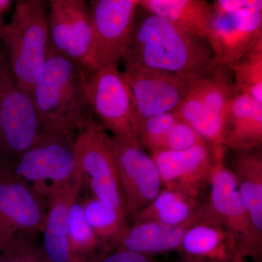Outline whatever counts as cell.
<instances>
[{
    "instance_id": "7c38bea8",
    "label": "cell",
    "mask_w": 262,
    "mask_h": 262,
    "mask_svg": "<svg viewBox=\"0 0 262 262\" xmlns=\"http://www.w3.org/2000/svg\"><path fill=\"white\" fill-rule=\"evenodd\" d=\"M225 146L201 143L180 151H152L150 156L159 170L165 188L194 198L209 186L212 170Z\"/></svg>"
},
{
    "instance_id": "d4e9b609",
    "label": "cell",
    "mask_w": 262,
    "mask_h": 262,
    "mask_svg": "<svg viewBox=\"0 0 262 262\" xmlns=\"http://www.w3.org/2000/svg\"><path fill=\"white\" fill-rule=\"evenodd\" d=\"M78 198L72 203L69 217L70 261L97 262L110 253L86 220Z\"/></svg>"
},
{
    "instance_id": "2e32d148",
    "label": "cell",
    "mask_w": 262,
    "mask_h": 262,
    "mask_svg": "<svg viewBox=\"0 0 262 262\" xmlns=\"http://www.w3.org/2000/svg\"><path fill=\"white\" fill-rule=\"evenodd\" d=\"M202 222H219L208 201L202 202L196 213L184 223L167 225L153 221H136L130 226L117 249L155 256L179 251L186 232Z\"/></svg>"
},
{
    "instance_id": "4fadbf2b",
    "label": "cell",
    "mask_w": 262,
    "mask_h": 262,
    "mask_svg": "<svg viewBox=\"0 0 262 262\" xmlns=\"http://www.w3.org/2000/svg\"><path fill=\"white\" fill-rule=\"evenodd\" d=\"M122 75L130 91L136 126L143 119L175 112L198 78L139 69H125Z\"/></svg>"
},
{
    "instance_id": "4dcf8cb0",
    "label": "cell",
    "mask_w": 262,
    "mask_h": 262,
    "mask_svg": "<svg viewBox=\"0 0 262 262\" xmlns=\"http://www.w3.org/2000/svg\"><path fill=\"white\" fill-rule=\"evenodd\" d=\"M213 6L215 11L248 10L262 13V0H215Z\"/></svg>"
},
{
    "instance_id": "d6986e66",
    "label": "cell",
    "mask_w": 262,
    "mask_h": 262,
    "mask_svg": "<svg viewBox=\"0 0 262 262\" xmlns=\"http://www.w3.org/2000/svg\"><path fill=\"white\" fill-rule=\"evenodd\" d=\"M222 144L233 151L260 147L262 144V103L238 94L227 104L221 129Z\"/></svg>"
},
{
    "instance_id": "d6a6232c",
    "label": "cell",
    "mask_w": 262,
    "mask_h": 262,
    "mask_svg": "<svg viewBox=\"0 0 262 262\" xmlns=\"http://www.w3.org/2000/svg\"><path fill=\"white\" fill-rule=\"evenodd\" d=\"M173 262H211L206 261V260L200 259L192 257V256H187V255L182 254L180 253V256L178 258L173 261Z\"/></svg>"
},
{
    "instance_id": "e575fe53",
    "label": "cell",
    "mask_w": 262,
    "mask_h": 262,
    "mask_svg": "<svg viewBox=\"0 0 262 262\" xmlns=\"http://www.w3.org/2000/svg\"><path fill=\"white\" fill-rule=\"evenodd\" d=\"M5 24V22L4 18H3V15H0V43H1L2 33H3V28H4Z\"/></svg>"
},
{
    "instance_id": "e0dca14e",
    "label": "cell",
    "mask_w": 262,
    "mask_h": 262,
    "mask_svg": "<svg viewBox=\"0 0 262 262\" xmlns=\"http://www.w3.org/2000/svg\"><path fill=\"white\" fill-rule=\"evenodd\" d=\"M83 187L82 177L48 186L46 196L47 217L43 230V252L50 262H71L69 217L72 203Z\"/></svg>"
},
{
    "instance_id": "603a6c76",
    "label": "cell",
    "mask_w": 262,
    "mask_h": 262,
    "mask_svg": "<svg viewBox=\"0 0 262 262\" xmlns=\"http://www.w3.org/2000/svg\"><path fill=\"white\" fill-rule=\"evenodd\" d=\"M86 220L108 252L115 251L130 225L127 216L90 194L80 200Z\"/></svg>"
},
{
    "instance_id": "d590c367",
    "label": "cell",
    "mask_w": 262,
    "mask_h": 262,
    "mask_svg": "<svg viewBox=\"0 0 262 262\" xmlns=\"http://www.w3.org/2000/svg\"><path fill=\"white\" fill-rule=\"evenodd\" d=\"M237 262H249V261H246V260H245V258H242V259H241V260H239V261H237ZM253 262H256V261H253Z\"/></svg>"
},
{
    "instance_id": "1f68e13d",
    "label": "cell",
    "mask_w": 262,
    "mask_h": 262,
    "mask_svg": "<svg viewBox=\"0 0 262 262\" xmlns=\"http://www.w3.org/2000/svg\"><path fill=\"white\" fill-rule=\"evenodd\" d=\"M97 262H158L153 256L116 249Z\"/></svg>"
},
{
    "instance_id": "ba28073f",
    "label": "cell",
    "mask_w": 262,
    "mask_h": 262,
    "mask_svg": "<svg viewBox=\"0 0 262 262\" xmlns=\"http://www.w3.org/2000/svg\"><path fill=\"white\" fill-rule=\"evenodd\" d=\"M108 144L116 164L127 215L134 221L163 189L159 170L137 140L108 135Z\"/></svg>"
},
{
    "instance_id": "3957f363",
    "label": "cell",
    "mask_w": 262,
    "mask_h": 262,
    "mask_svg": "<svg viewBox=\"0 0 262 262\" xmlns=\"http://www.w3.org/2000/svg\"><path fill=\"white\" fill-rule=\"evenodd\" d=\"M1 41L18 84L32 98L51 45L48 0H17Z\"/></svg>"
},
{
    "instance_id": "ac0fdd59",
    "label": "cell",
    "mask_w": 262,
    "mask_h": 262,
    "mask_svg": "<svg viewBox=\"0 0 262 262\" xmlns=\"http://www.w3.org/2000/svg\"><path fill=\"white\" fill-rule=\"evenodd\" d=\"M261 146L234 151L232 169L237 187L249 215L251 231V256L262 258V152Z\"/></svg>"
},
{
    "instance_id": "8fae6325",
    "label": "cell",
    "mask_w": 262,
    "mask_h": 262,
    "mask_svg": "<svg viewBox=\"0 0 262 262\" xmlns=\"http://www.w3.org/2000/svg\"><path fill=\"white\" fill-rule=\"evenodd\" d=\"M134 0H94L90 9L94 71L122 61L136 14Z\"/></svg>"
},
{
    "instance_id": "ffe728a7",
    "label": "cell",
    "mask_w": 262,
    "mask_h": 262,
    "mask_svg": "<svg viewBox=\"0 0 262 262\" xmlns=\"http://www.w3.org/2000/svg\"><path fill=\"white\" fill-rule=\"evenodd\" d=\"M178 252L211 262H237L242 258L234 234L219 222H202L186 232Z\"/></svg>"
},
{
    "instance_id": "484cf974",
    "label": "cell",
    "mask_w": 262,
    "mask_h": 262,
    "mask_svg": "<svg viewBox=\"0 0 262 262\" xmlns=\"http://www.w3.org/2000/svg\"><path fill=\"white\" fill-rule=\"evenodd\" d=\"M228 67L239 94L248 95L262 103V38Z\"/></svg>"
},
{
    "instance_id": "836d02e7",
    "label": "cell",
    "mask_w": 262,
    "mask_h": 262,
    "mask_svg": "<svg viewBox=\"0 0 262 262\" xmlns=\"http://www.w3.org/2000/svg\"><path fill=\"white\" fill-rule=\"evenodd\" d=\"M11 0H0V15H4L10 10Z\"/></svg>"
},
{
    "instance_id": "cb8c5ba5",
    "label": "cell",
    "mask_w": 262,
    "mask_h": 262,
    "mask_svg": "<svg viewBox=\"0 0 262 262\" xmlns=\"http://www.w3.org/2000/svg\"><path fill=\"white\" fill-rule=\"evenodd\" d=\"M202 202L198 201V198L164 187L154 201L138 214L134 222L153 221L167 225H181L196 213Z\"/></svg>"
},
{
    "instance_id": "4316f807",
    "label": "cell",
    "mask_w": 262,
    "mask_h": 262,
    "mask_svg": "<svg viewBox=\"0 0 262 262\" xmlns=\"http://www.w3.org/2000/svg\"><path fill=\"white\" fill-rule=\"evenodd\" d=\"M179 119L178 115L172 112L139 120L136 126V140L151 152Z\"/></svg>"
},
{
    "instance_id": "7a4b0ae2",
    "label": "cell",
    "mask_w": 262,
    "mask_h": 262,
    "mask_svg": "<svg viewBox=\"0 0 262 262\" xmlns=\"http://www.w3.org/2000/svg\"><path fill=\"white\" fill-rule=\"evenodd\" d=\"M88 72L50 45L47 61L32 96L43 132L73 139L92 113L86 97Z\"/></svg>"
},
{
    "instance_id": "44dd1931",
    "label": "cell",
    "mask_w": 262,
    "mask_h": 262,
    "mask_svg": "<svg viewBox=\"0 0 262 262\" xmlns=\"http://www.w3.org/2000/svg\"><path fill=\"white\" fill-rule=\"evenodd\" d=\"M144 9L208 41L214 10L206 0H142Z\"/></svg>"
},
{
    "instance_id": "5bb4252c",
    "label": "cell",
    "mask_w": 262,
    "mask_h": 262,
    "mask_svg": "<svg viewBox=\"0 0 262 262\" xmlns=\"http://www.w3.org/2000/svg\"><path fill=\"white\" fill-rule=\"evenodd\" d=\"M262 38V13L215 11L208 42L213 52L211 65L229 67Z\"/></svg>"
},
{
    "instance_id": "f546056e",
    "label": "cell",
    "mask_w": 262,
    "mask_h": 262,
    "mask_svg": "<svg viewBox=\"0 0 262 262\" xmlns=\"http://www.w3.org/2000/svg\"><path fill=\"white\" fill-rule=\"evenodd\" d=\"M203 142L206 141L199 134L180 118L158 143L153 151H180Z\"/></svg>"
},
{
    "instance_id": "5b68a950",
    "label": "cell",
    "mask_w": 262,
    "mask_h": 262,
    "mask_svg": "<svg viewBox=\"0 0 262 262\" xmlns=\"http://www.w3.org/2000/svg\"><path fill=\"white\" fill-rule=\"evenodd\" d=\"M43 134L33 98L22 89L0 43V164L34 145Z\"/></svg>"
},
{
    "instance_id": "9a60e30c",
    "label": "cell",
    "mask_w": 262,
    "mask_h": 262,
    "mask_svg": "<svg viewBox=\"0 0 262 262\" xmlns=\"http://www.w3.org/2000/svg\"><path fill=\"white\" fill-rule=\"evenodd\" d=\"M225 153L219 157L210 179L208 203L222 225L235 237L243 257L251 256L249 215L237 187V179L225 163Z\"/></svg>"
},
{
    "instance_id": "8992f818",
    "label": "cell",
    "mask_w": 262,
    "mask_h": 262,
    "mask_svg": "<svg viewBox=\"0 0 262 262\" xmlns=\"http://www.w3.org/2000/svg\"><path fill=\"white\" fill-rule=\"evenodd\" d=\"M238 94L229 67L211 65L193 82L175 113L207 142L223 145L222 116L227 104Z\"/></svg>"
},
{
    "instance_id": "8d00e7d4",
    "label": "cell",
    "mask_w": 262,
    "mask_h": 262,
    "mask_svg": "<svg viewBox=\"0 0 262 262\" xmlns=\"http://www.w3.org/2000/svg\"><path fill=\"white\" fill-rule=\"evenodd\" d=\"M134 1L136 2V3H141V1H142V0H134Z\"/></svg>"
},
{
    "instance_id": "30bf717a",
    "label": "cell",
    "mask_w": 262,
    "mask_h": 262,
    "mask_svg": "<svg viewBox=\"0 0 262 262\" xmlns=\"http://www.w3.org/2000/svg\"><path fill=\"white\" fill-rule=\"evenodd\" d=\"M47 211L46 196L18 179L0 174V249L18 237L42 234Z\"/></svg>"
},
{
    "instance_id": "277c9868",
    "label": "cell",
    "mask_w": 262,
    "mask_h": 262,
    "mask_svg": "<svg viewBox=\"0 0 262 262\" xmlns=\"http://www.w3.org/2000/svg\"><path fill=\"white\" fill-rule=\"evenodd\" d=\"M83 186L91 196L127 217L108 135L91 113L72 139Z\"/></svg>"
},
{
    "instance_id": "9c48e42d",
    "label": "cell",
    "mask_w": 262,
    "mask_h": 262,
    "mask_svg": "<svg viewBox=\"0 0 262 262\" xmlns=\"http://www.w3.org/2000/svg\"><path fill=\"white\" fill-rule=\"evenodd\" d=\"M90 110L113 136L136 140V122L130 91L117 67L91 72L86 86Z\"/></svg>"
},
{
    "instance_id": "7402d4cb",
    "label": "cell",
    "mask_w": 262,
    "mask_h": 262,
    "mask_svg": "<svg viewBox=\"0 0 262 262\" xmlns=\"http://www.w3.org/2000/svg\"><path fill=\"white\" fill-rule=\"evenodd\" d=\"M64 3L69 18V42L66 56L88 72H94V35L89 8L83 0H64Z\"/></svg>"
},
{
    "instance_id": "83f0119b",
    "label": "cell",
    "mask_w": 262,
    "mask_h": 262,
    "mask_svg": "<svg viewBox=\"0 0 262 262\" xmlns=\"http://www.w3.org/2000/svg\"><path fill=\"white\" fill-rule=\"evenodd\" d=\"M48 18L51 46L66 56L69 42V18L64 0H48Z\"/></svg>"
},
{
    "instance_id": "52a82bcc",
    "label": "cell",
    "mask_w": 262,
    "mask_h": 262,
    "mask_svg": "<svg viewBox=\"0 0 262 262\" xmlns=\"http://www.w3.org/2000/svg\"><path fill=\"white\" fill-rule=\"evenodd\" d=\"M0 174L32 183L31 187L44 196L51 184L82 177L72 139L44 132L28 149L0 164Z\"/></svg>"
},
{
    "instance_id": "6da1fadb",
    "label": "cell",
    "mask_w": 262,
    "mask_h": 262,
    "mask_svg": "<svg viewBox=\"0 0 262 262\" xmlns=\"http://www.w3.org/2000/svg\"><path fill=\"white\" fill-rule=\"evenodd\" d=\"M213 57L206 39L144 9L136 14L122 61L125 69L198 78L211 67Z\"/></svg>"
},
{
    "instance_id": "f1b7e54d",
    "label": "cell",
    "mask_w": 262,
    "mask_h": 262,
    "mask_svg": "<svg viewBox=\"0 0 262 262\" xmlns=\"http://www.w3.org/2000/svg\"><path fill=\"white\" fill-rule=\"evenodd\" d=\"M0 262L50 261L43 252L38 236H25L0 249Z\"/></svg>"
}]
</instances>
